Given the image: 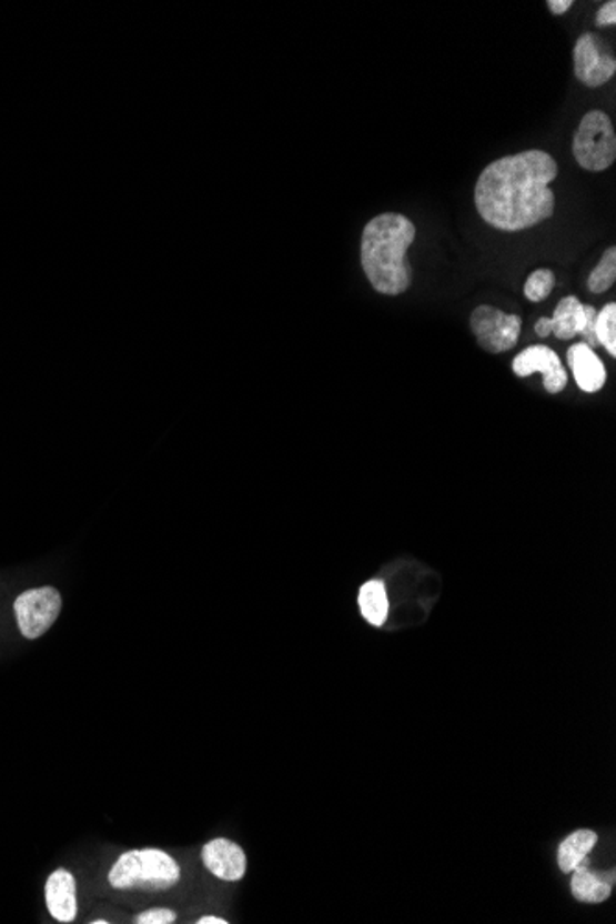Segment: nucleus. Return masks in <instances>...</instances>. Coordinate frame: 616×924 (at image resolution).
I'll return each mask as SVG.
<instances>
[{"label": "nucleus", "instance_id": "nucleus-15", "mask_svg": "<svg viewBox=\"0 0 616 924\" xmlns=\"http://www.w3.org/2000/svg\"><path fill=\"white\" fill-rule=\"evenodd\" d=\"M359 605H361L362 616L371 625H375V627L384 625L387 619V611H390L384 582H381V580H371V582L364 583L361 587V593H359Z\"/></svg>", "mask_w": 616, "mask_h": 924}, {"label": "nucleus", "instance_id": "nucleus-11", "mask_svg": "<svg viewBox=\"0 0 616 924\" xmlns=\"http://www.w3.org/2000/svg\"><path fill=\"white\" fill-rule=\"evenodd\" d=\"M44 903L49 914L60 923H72L78 915L77 876L71 871L55 870L44 884Z\"/></svg>", "mask_w": 616, "mask_h": 924}, {"label": "nucleus", "instance_id": "nucleus-13", "mask_svg": "<svg viewBox=\"0 0 616 924\" xmlns=\"http://www.w3.org/2000/svg\"><path fill=\"white\" fill-rule=\"evenodd\" d=\"M598 836L593 831H576L563 840L557 851V864L563 873H573L576 867L585 864L590 851L595 848Z\"/></svg>", "mask_w": 616, "mask_h": 924}, {"label": "nucleus", "instance_id": "nucleus-2", "mask_svg": "<svg viewBox=\"0 0 616 924\" xmlns=\"http://www.w3.org/2000/svg\"><path fill=\"white\" fill-rule=\"evenodd\" d=\"M415 225L408 217L384 212L367 222L362 234L361 261L371 287L384 295H401L412 283L406 251L414 244Z\"/></svg>", "mask_w": 616, "mask_h": 924}, {"label": "nucleus", "instance_id": "nucleus-3", "mask_svg": "<svg viewBox=\"0 0 616 924\" xmlns=\"http://www.w3.org/2000/svg\"><path fill=\"white\" fill-rule=\"evenodd\" d=\"M181 878V867L161 848H133L121 854L111 867L108 881L115 890L166 892Z\"/></svg>", "mask_w": 616, "mask_h": 924}, {"label": "nucleus", "instance_id": "nucleus-17", "mask_svg": "<svg viewBox=\"0 0 616 924\" xmlns=\"http://www.w3.org/2000/svg\"><path fill=\"white\" fill-rule=\"evenodd\" d=\"M616 279V248H609L604 253L598 267L593 270L589 278V290L593 294H602L612 289Z\"/></svg>", "mask_w": 616, "mask_h": 924}, {"label": "nucleus", "instance_id": "nucleus-5", "mask_svg": "<svg viewBox=\"0 0 616 924\" xmlns=\"http://www.w3.org/2000/svg\"><path fill=\"white\" fill-rule=\"evenodd\" d=\"M61 607H63V599L58 589L50 587V585L28 589L13 602L17 627L24 639L36 641L54 625L55 620L60 619Z\"/></svg>", "mask_w": 616, "mask_h": 924}, {"label": "nucleus", "instance_id": "nucleus-19", "mask_svg": "<svg viewBox=\"0 0 616 924\" xmlns=\"http://www.w3.org/2000/svg\"><path fill=\"white\" fill-rule=\"evenodd\" d=\"M178 921V914L174 910L169 908H152L137 915L133 923L135 924H172Z\"/></svg>", "mask_w": 616, "mask_h": 924}, {"label": "nucleus", "instance_id": "nucleus-8", "mask_svg": "<svg viewBox=\"0 0 616 924\" xmlns=\"http://www.w3.org/2000/svg\"><path fill=\"white\" fill-rule=\"evenodd\" d=\"M616 72L615 56L602 52L595 33H584L574 44V74L587 88L596 89L609 82Z\"/></svg>", "mask_w": 616, "mask_h": 924}, {"label": "nucleus", "instance_id": "nucleus-12", "mask_svg": "<svg viewBox=\"0 0 616 924\" xmlns=\"http://www.w3.org/2000/svg\"><path fill=\"white\" fill-rule=\"evenodd\" d=\"M567 360L582 392L596 393L606 386V365L602 364L595 349H590L587 343H576L568 349Z\"/></svg>", "mask_w": 616, "mask_h": 924}, {"label": "nucleus", "instance_id": "nucleus-20", "mask_svg": "<svg viewBox=\"0 0 616 924\" xmlns=\"http://www.w3.org/2000/svg\"><path fill=\"white\" fill-rule=\"evenodd\" d=\"M616 22V2H607L596 13V27H613Z\"/></svg>", "mask_w": 616, "mask_h": 924}, {"label": "nucleus", "instance_id": "nucleus-4", "mask_svg": "<svg viewBox=\"0 0 616 924\" xmlns=\"http://www.w3.org/2000/svg\"><path fill=\"white\" fill-rule=\"evenodd\" d=\"M573 152L579 167L589 172H604L615 163V128L604 111L585 114L574 135Z\"/></svg>", "mask_w": 616, "mask_h": 924}, {"label": "nucleus", "instance_id": "nucleus-18", "mask_svg": "<svg viewBox=\"0 0 616 924\" xmlns=\"http://www.w3.org/2000/svg\"><path fill=\"white\" fill-rule=\"evenodd\" d=\"M554 287H556V275H554V272L545 270V268H541V270H535V272L529 275L526 284H524V295H526L529 301L539 303V301H545L546 298L552 294Z\"/></svg>", "mask_w": 616, "mask_h": 924}, {"label": "nucleus", "instance_id": "nucleus-21", "mask_svg": "<svg viewBox=\"0 0 616 924\" xmlns=\"http://www.w3.org/2000/svg\"><path fill=\"white\" fill-rule=\"evenodd\" d=\"M573 0H548V2H546V6L551 8L554 16H563V13H567V11L573 8Z\"/></svg>", "mask_w": 616, "mask_h": 924}, {"label": "nucleus", "instance_id": "nucleus-16", "mask_svg": "<svg viewBox=\"0 0 616 924\" xmlns=\"http://www.w3.org/2000/svg\"><path fill=\"white\" fill-rule=\"evenodd\" d=\"M596 342L607 349V353L616 356V305L609 303L596 314Z\"/></svg>", "mask_w": 616, "mask_h": 924}, {"label": "nucleus", "instance_id": "nucleus-22", "mask_svg": "<svg viewBox=\"0 0 616 924\" xmlns=\"http://www.w3.org/2000/svg\"><path fill=\"white\" fill-rule=\"evenodd\" d=\"M198 924H228L230 921L222 920V917H214V915H208V917H202V920L196 921Z\"/></svg>", "mask_w": 616, "mask_h": 924}, {"label": "nucleus", "instance_id": "nucleus-7", "mask_svg": "<svg viewBox=\"0 0 616 924\" xmlns=\"http://www.w3.org/2000/svg\"><path fill=\"white\" fill-rule=\"evenodd\" d=\"M523 321L517 314H506L495 307L482 305L471 314V329L481 348L487 353H504L515 348Z\"/></svg>", "mask_w": 616, "mask_h": 924}, {"label": "nucleus", "instance_id": "nucleus-9", "mask_svg": "<svg viewBox=\"0 0 616 924\" xmlns=\"http://www.w3.org/2000/svg\"><path fill=\"white\" fill-rule=\"evenodd\" d=\"M513 373L517 376H529L532 373L543 375V384L548 393H559L567 386V371L563 368L562 360L556 351L546 345H532L524 349L513 360Z\"/></svg>", "mask_w": 616, "mask_h": 924}, {"label": "nucleus", "instance_id": "nucleus-23", "mask_svg": "<svg viewBox=\"0 0 616 924\" xmlns=\"http://www.w3.org/2000/svg\"><path fill=\"white\" fill-rule=\"evenodd\" d=\"M108 923H110V921H105V920L91 921V924H108Z\"/></svg>", "mask_w": 616, "mask_h": 924}, {"label": "nucleus", "instance_id": "nucleus-10", "mask_svg": "<svg viewBox=\"0 0 616 924\" xmlns=\"http://www.w3.org/2000/svg\"><path fill=\"white\" fill-rule=\"evenodd\" d=\"M202 860L205 870L220 881L236 882L246 875V854L241 845L225 837H216L213 842L205 843Z\"/></svg>", "mask_w": 616, "mask_h": 924}, {"label": "nucleus", "instance_id": "nucleus-14", "mask_svg": "<svg viewBox=\"0 0 616 924\" xmlns=\"http://www.w3.org/2000/svg\"><path fill=\"white\" fill-rule=\"evenodd\" d=\"M573 873L570 890H573L574 898H578L579 903H604L612 895V882H606L604 876L587 870V865H579Z\"/></svg>", "mask_w": 616, "mask_h": 924}, {"label": "nucleus", "instance_id": "nucleus-1", "mask_svg": "<svg viewBox=\"0 0 616 924\" xmlns=\"http://www.w3.org/2000/svg\"><path fill=\"white\" fill-rule=\"evenodd\" d=\"M556 159L543 150L496 159L476 181L475 203L481 217L498 231H523L554 214Z\"/></svg>", "mask_w": 616, "mask_h": 924}, {"label": "nucleus", "instance_id": "nucleus-6", "mask_svg": "<svg viewBox=\"0 0 616 924\" xmlns=\"http://www.w3.org/2000/svg\"><path fill=\"white\" fill-rule=\"evenodd\" d=\"M596 314L598 312L595 307L584 305L578 298L568 295L559 301L552 318H541L535 321V334L539 338L554 334L557 340H573L574 337L582 334L585 343L590 349H595L598 345L595 334Z\"/></svg>", "mask_w": 616, "mask_h": 924}]
</instances>
